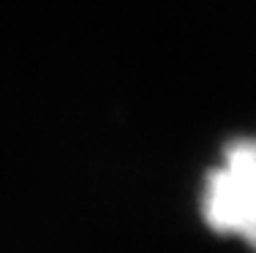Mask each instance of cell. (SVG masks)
Instances as JSON below:
<instances>
[{
  "mask_svg": "<svg viewBox=\"0 0 256 253\" xmlns=\"http://www.w3.org/2000/svg\"><path fill=\"white\" fill-rule=\"evenodd\" d=\"M199 213L207 229L256 253V136H237L221 150L204 174Z\"/></svg>",
  "mask_w": 256,
  "mask_h": 253,
  "instance_id": "1",
  "label": "cell"
}]
</instances>
